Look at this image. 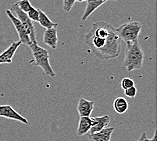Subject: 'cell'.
I'll use <instances>...</instances> for the list:
<instances>
[{
    "label": "cell",
    "instance_id": "obj_1",
    "mask_svg": "<svg viewBox=\"0 0 157 141\" xmlns=\"http://www.w3.org/2000/svg\"><path fill=\"white\" fill-rule=\"evenodd\" d=\"M84 39L91 53L102 60L116 58L121 52V39L116 29L106 21L94 22Z\"/></svg>",
    "mask_w": 157,
    "mask_h": 141
},
{
    "label": "cell",
    "instance_id": "obj_2",
    "mask_svg": "<svg viewBox=\"0 0 157 141\" xmlns=\"http://www.w3.org/2000/svg\"><path fill=\"white\" fill-rule=\"evenodd\" d=\"M126 44L127 48L123 63V67L129 72L141 69L144 59V53L139 41H136Z\"/></svg>",
    "mask_w": 157,
    "mask_h": 141
},
{
    "label": "cell",
    "instance_id": "obj_3",
    "mask_svg": "<svg viewBox=\"0 0 157 141\" xmlns=\"http://www.w3.org/2000/svg\"><path fill=\"white\" fill-rule=\"evenodd\" d=\"M34 62L37 66L44 71L45 74L49 77H55L56 73L50 63V55L48 51L37 44H32L29 45Z\"/></svg>",
    "mask_w": 157,
    "mask_h": 141
},
{
    "label": "cell",
    "instance_id": "obj_4",
    "mask_svg": "<svg viewBox=\"0 0 157 141\" xmlns=\"http://www.w3.org/2000/svg\"><path fill=\"white\" fill-rule=\"evenodd\" d=\"M142 29V25L137 21L128 22L116 29L117 34L121 41L126 43L138 41L139 35Z\"/></svg>",
    "mask_w": 157,
    "mask_h": 141
},
{
    "label": "cell",
    "instance_id": "obj_5",
    "mask_svg": "<svg viewBox=\"0 0 157 141\" xmlns=\"http://www.w3.org/2000/svg\"><path fill=\"white\" fill-rule=\"evenodd\" d=\"M10 11L12 13H15L16 17L22 22V25H23L26 31L27 32V34L29 36V38L31 39L32 44H37L34 25L33 23V21L31 20L29 18L27 13L22 12L15 3L14 4H12L10 8Z\"/></svg>",
    "mask_w": 157,
    "mask_h": 141
},
{
    "label": "cell",
    "instance_id": "obj_6",
    "mask_svg": "<svg viewBox=\"0 0 157 141\" xmlns=\"http://www.w3.org/2000/svg\"><path fill=\"white\" fill-rule=\"evenodd\" d=\"M6 14L12 22L16 31H17L18 37L20 39L19 41H21L22 44L27 45L28 46L31 45L32 42L30 38H29V36L27 34V32L26 31L25 27L22 24V22L16 17L15 15L10 11V10H7L6 11Z\"/></svg>",
    "mask_w": 157,
    "mask_h": 141
},
{
    "label": "cell",
    "instance_id": "obj_7",
    "mask_svg": "<svg viewBox=\"0 0 157 141\" xmlns=\"http://www.w3.org/2000/svg\"><path fill=\"white\" fill-rule=\"evenodd\" d=\"M0 117L17 121L24 124H27L29 123L28 120L25 117L22 116L21 114L15 111L11 105H8V104L0 105Z\"/></svg>",
    "mask_w": 157,
    "mask_h": 141
},
{
    "label": "cell",
    "instance_id": "obj_8",
    "mask_svg": "<svg viewBox=\"0 0 157 141\" xmlns=\"http://www.w3.org/2000/svg\"><path fill=\"white\" fill-rule=\"evenodd\" d=\"M21 44V41H20L13 42L7 49L2 52L0 54V65L12 63L13 57Z\"/></svg>",
    "mask_w": 157,
    "mask_h": 141
},
{
    "label": "cell",
    "instance_id": "obj_9",
    "mask_svg": "<svg viewBox=\"0 0 157 141\" xmlns=\"http://www.w3.org/2000/svg\"><path fill=\"white\" fill-rule=\"evenodd\" d=\"M94 108V101H90L84 98H81L78 102L77 109L80 117H90Z\"/></svg>",
    "mask_w": 157,
    "mask_h": 141
},
{
    "label": "cell",
    "instance_id": "obj_10",
    "mask_svg": "<svg viewBox=\"0 0 157 141\" xmlns=\"http://www.w3.org/2000/svg\"><path fill=\"white\" fill-rule=\"evenodd\" d=\"M95 124H96V121H95L94 117H80L77 130V134L78 136H81L87 134Z\"/></svg>",
    "mask_w": 157,
    "mask_h": 141
},
{
    "label": "cell",
    "instance_id": "obj_11",
    "mask_svg": "<svg viewBox=\"0 0 157 141\" xmlns=\"http://www.w3.org/2000/svg\"><path fill=\"white\" fill-rule=\"evenodd\" d=\"M57 29L52 28L50 29H46L44 33L43 41L45 45H48L53 50H55L57 48L58 43V35H57Z\"/></svg>",
    "mask_w": 157,
    "mask_h": 141
},
{
    "label": "cell",
    "instance_id": "obj_12",
    "mask_svg": "<svg viewBox=\"0 0 157 141\" xmlns=\"http://www.w3.org/2000/svg\"><path fill=\"white\" fill-rule=\"evenodd\" d=\"M114 130L113 127H106L98 132L88 134V137L91 141H110Z\"/></svg>",
    "mask_w": 157,
    "mask_h": 141
},
{
    "label": "cell",
    "instance_id": "obj_13",
    "mask_svg": "<svg viewBox=\"0 0 157 141\" xmlns=\"http://www.w3.org/2000/svg\"><path fill=\"white\" fill-rule=\"evenodd\" d=\"M106 2V0H88L87 1L86 7L82 16V21H86L94 11H96L98 8H100Z\"/></svg>",
    "mask_w": 157,
    "mask_h": 141
},
{
    "label": "cell",
    "instance_id": "obj_14",
    "mask_svg": "<svg viewBox=\"0 0 157 141\" xmlns=\"http://www.w3.org/2000/svg\"><path fill=\"white\" fill-rule=\"evenodd\" d=\"M96 121V124L91 127L90 134H94L100 132L102 130L106 128L110 123V117L109 116H104L101 117H94Z\"/></svg>",
    "mask_w": 157,
    "mask_h": 141
},
{
    "label": "cell",
    "instance_id": "obj_15",
    "mask_svg": "<svg viewBox=\"0 0 157 141\" xmlns=\"http://www.w3.org/2000/svg\"><path fill=\"white\" fill-rule=\"evenodd\" d=\"M39 21L38 22L42 27L45 28V29H50L52 28H57L58 26V23L57 22H52L51 20L49 18L48 15L42 11L41 9H39Z\"/></svg>",
    "mask_w": 157,
    "mask_h": 141
},
{
    "label": "cell",
    "instance_id": "obj_16",
    "mask_svg": "<svg viewBox=\"0 0 157 141\" xmlns=\"http://www.w3.org/2000/svg\"><path fill=\"white\" fill-rule=\"evenodd\" d=\"M114 110L119 114H123L127 112L129 108V104L127 100L123 97H117L113 103Z\"/></svg>",
    "mask_w": 157,
    "mask_h": 141
},
{
    "label": "cell",
    "instance_id": "obj_17",
    "mask_svg": "<svg viewBox=\"0 0 157 141\" xmlns=\"http://www.w3.org/2000/svg\"><path fill=\"white\" fill-rule=\"evenodd\" d=\"M15 4L18 6V7L21 10L22 12L27 13L30 9L32 8V5L30 2V0H19L16 2Z\"/></svg>",
    "mask_w": 157,
    "mask_h": 141
},
{
    "label": "cell",
    "instance_id": "obj_18",
    "mask_svg": "<svg viewBox=\"0 0 157 141\" xmlns=\"http://www.w3.org/2000/svg\"><path fill=\"white\" fill-rule=\"evenodd\" d=\"M27 16H29V18H30L33 22H37L39 21V9H37L34 8L33 6H32V8L30 9L27 13Z\"/></svg>",
    "mask_w": 157,
    "mask_h": 141
},
{
    "label": "cell",
    "instance_id": "obj_19",
    "mask_svg": "<svg viewBox=\"0 0 157 141\" xmlns=\"http://www.w3.org/2000/svg\"><path fill=\"white\" fill-rule=\"evenodd\" d=\"M121 86L123 89L125 90L127 89V88L134 86V81L132 78L125 77L122 80L121 83Z\"/></svg>",
    "mask_w": 157,
    "mask_h": 141
},
{
    "label": "cell",
    "instance_id": "obj_20",
    "mask_svg": "<svg viewBox=\"0 0 157 141\" xmlns=\"http://www.w3.org/2000/svg\"><path fill=\"white\" fill-rule=\"evenodd\" d=\"M76 2V0H63V8L64 12H69Z\"/></svg>",
    "mask_w": 157,
    "mask_h": 141
},
{
    "label": "cell",
    "instance_id": "obj_21",
    "mask_svg": "<svg viewBox=\"0 0 157 141\" xmlns=\"http://www.w3.org/2000/svg\"><path fill=\"white\" fill-rule=\"evenodd\" d=\"M124 94H125L127 97L129 98H135L136 94H137V88L136 86H132L129 88H127V89L124 90Z\"/></svg>",
    "mask_w": 157,
    "mask_h": 141
},
{
    "label": "cell",
    "instance_id": "obj_22",
    "mask_svg": "<svg viewBox=\"0 0 157 141\" xmlns=\"http://www.w3.org/2000/svg\"><path fill=\"white\" fill-rule=\"evenodd\" d=\"M156 137H157V135H156V129H155V132H154V136H153L152 139H147V137H146V139H144V141H157Z\"/></svg>",
    "mask_w": 157,
    "mask_h": 141
},
{
    "label": "cell",
    "instance_id": "obj_23",
    "mask_svg": "<svg viewBox=\"0 0 157 141\" xmlns=\"http://www.w3.org/2000/svg\"><path fill=\"white\" fill-rule=\"evenodd\" d=\"M146 136H147L146 135V132H143L141 134V136H140L139 139L137 140V141H144V139L146 138Z\"/></svg>",
    "mask_w": 157,
    "mask_h": 141
},
{
    "label": "cell",
    "instance_id": "obj_24",
    "mask_svg": "<svg viewBox=\"0 0 157 141\" xmlns=\"http://www.w3.org/2000/svg\"><path fill=\"white\" fill-rule=\"evenodd\" d=\"M88 0H76V2H87Z\"/></svg>",
    "mask_w": 157,
    "mask_h": 141
},
{
    "label": "cell",
    "instance_id": "obj_25",
    "mask_svg": "<svg viewBox=\"0 0 157 141\" xmlns=\"http://www.w3.org/2000/svg\"><path fill=\"white\" fill-rule=\"evenodd\" d=\"M106 1H119V0H106Z\"/></svg>",
    "mask_w": 157,
    "mask_h": 141
}]
</instances>
